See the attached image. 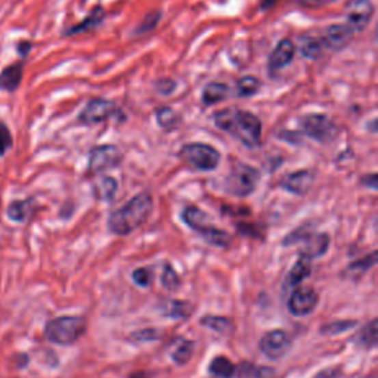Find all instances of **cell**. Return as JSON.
<instances>
[{
  "mask_svg": "<svg viewBox=\"0 0 378 378\" xmlns=\"http://www.w3.org/2000/svg\"><path fill=\"white\" fill-rule=\"evenodd\" d=\"M152 207L154 201L148 192L137 193L122 208L113 211L108 219V228L118 237L132 234L148 220Z\"/></svg>",
  "mask_w": 378,
  "mask_h": 378,
  "instance_id": "obj_2",
  "label": "cell"
},
{
  "mask_svg": "<svg viewBox=\"0 0 378 378\" xmlns=\"http://www.w3.org/2000/svg\"><path fill=\"white\" fill-rule=\"evenodd\" d=\"M374 265H375V252L362 257V259L353 262L352 265H349L347 271L350 273H355V275H362L366 271H370Z\"/></svg>",
  "mask_w": 378,
  "mask_h": 378,
  "instance_id": "obj_30",
  "label": "cell"
},
{
  "mask_svg": "<svg viewBox=\"0 0 378 378\" xmlns=\"http://www.w3.org/2000/svg\"><path fill=\"white\" fill-rule=\"evenodd\" d=\"M157 122H159L163 129H172L178 124V114L172 108H160L157 111Z\"/></svg>",
  "mask_w": 378,
  "mask_h": 378,
  "instance_id": "obj_31",
  "label": "cell"
},
{
  "mask_svg": "<svg viewBox=\"0 0 378 378\" xmlns=\"http://www.w3.org/2000/svg\"><path fill=\"white\" fill-rule=\"evenodd\" d=\"M322 49H324V46L319 42V39H308L304 40L301 44V53L304 58L309 59H318L322 55Z\"/></svg>",
  "mask_w": 378,
  "mask_h": 378,
  "instance_id": "obj_29",
  "label": "cell"
},
{
  "mask_svg": "<svg viewBox=\"0 0 378 378\" xmlns=\"http://www.w3.org/2000/svg\"><path fill=\"white\" fill-rule=\"evenodd\" d=\"M159 337H160L159 329L148 328V329L136 331V333L132 336V340H135V341H151V340H155Z\"/></svg>",
  "mask_w": 378,
  "mask_h": 378,
  "instance_id": "obj_36",
  "label": "cell"
},
{
  "mask_svg": "<svg viewBox=\"0 0 378 378\" xmlns=\"http://www.w3.org/2000/svg\"><path fill=\"white\" fill-rule=\"evenodd\" d=\"M333 2L334 0H297V3L304 8H324Z\"/></svg>",
  "mask_w": 378,
  "mask_h": 378,
  "instance_id": "obj_38",
  "label": "cell"
},
{
  "mask_svg": "<svg viewBox=\"0 0 378 378\" xmlns=\"http://www.w3.org/2000/svg\"><path fill=\"white\" fill-rule=\"evenodd\" d=\"M152 278L154 276L150 267H137V269H135L132 273L133 282L137 285V287H142V288L150 287Z\"/></svg>",
  "mask_w": 378,
  "mask_h": 378,
  "instance_id": "obj_32",
  "label": "cell"
},
{
  "mask_svg": "<svg viewBox=\"0 0 378 378\" xmlns=\"http://www.w3.org/2000/svg\"><path fill=\"white\" fill-rule=\"evenodd\" d=\"M296 55V46L288 39H282L278 44L275 46V49L267 58V67H269L271 72L280 71L284 67H287L288 64L294 59Z\"/></svg>",
  "mask_w": 378,
  "mask_h": 378,
  "instance_id": "obj_16",
  "label": "cell"
},
{
  "mask_svg": "<svg viewBox=\"0 0 378 378\" xmlns=\"http://www.w3.org/2000/svg\"><path fill=\"white\" fill-rule=\"evenodd\" d=\"M259 347L266 357L272 359V361H280L290 352L291 337L282 329H273L262 337Z\"/></svg>",
  "mask_w": 378,
  "mask_h": 378,
  "instance_id": "obj_11",
  "label": "cell"
},
{
  "mask_svg": "<svg viewBox=\"0 0 378 378\" xmlns=\"http://www.w3.org/2000/svg\"><path fill=\"white\" fill-rule=\"evenodd\" d=\"M118 116L120 109L116 107L114 103H111V100L92 99L89 100L87 105L83 108V111L79 116V122L86 126H92L107 122V120Z\"/></svg>",
  "mask_w": 378,
  "mask_h": 378,
  "instance_id": "obj_10",
  "label": "cell"
},
{
  "mask_svg": "<svg viewBox=\"0 0 378 378\" xmlns=\"http://www.w3.org/2000/svg\"><path fill=\"white\" fill-rule=\"evenodd\" d=\"M179 157L191 169L198 172H213L217 169L220 159H222V155L215 146L202 142L183 145L179 151Z\"/></svg>",
  "mask_w": 378,
  "mask_h": 378,
  "instance_id": "obj_6",
  "label": "cell"
},
{
  "mask_svg": "<svg viewBox=\"0 0 378 378\" xmlns=\"http://www.w3.org/2000/svg\"><path fill=\"white\" fill-rule=\"evenodd\" d=\"M229 96V87L225 85V83L220 81H210L202 89V95L201 100L202 104L210 107V105H216L219 103H222Z\"/></svg>",
  "mask_w": 378,
  "mask_h": 378,
  "instance_id": "obj_17",
  "label": "cell"
},
{
  "mask_svg": "<svg viewBox=\"0 0 378 378\" xmlns=\"http://www.w3.org/2000/svg\"><path fill=\"white\" fill-rule=\"evenodd\" d=\"M201 325H204L210 329L216 331V333L222 336H229L234 331L232 321L225 318V316H204L200 321Z\"/></svg>",
  "mask_w": 378,
  "mask_h": 378,
  "instance_id": "obj_23",
  "label": "cell"
},
{
  "mask_svg": "<svg viewBox=\"0 0 378 378\" xmlns=\"http://www.w3.org/2000/svg\"><path fill=\"white\" fill-rule=\"evenodd\" d=\"M160 21V14L155 12V14H151L146 18H144V24H141L139 27H137V33H145V31H151L155 29L157 23Z\"/></svg>",
  "mask_w": 378,
  "mask_h": 378,
  "instance_id": "obj_37",
  "label": "cell"
},
{
  "mask_svg": "<svg viewBox=\"0 0 378 378\" xmlns=\"http://www.w3.org/2000/svg\"><path fill=\"white\" fill-rule=\"evenodd\" d=\"M338 375H340V370L338 368H336V370H327L324 373H321L315 378H337Z\"/></svg>",
  "mask_w": 378,
  "mask_h": 378,
  "instance_id": "obj_39",
  "label": "cell"
},
{
  "mask_svg": "<svg viewBox=\"0 0 378 378\" xmlns=\"http://www.w3.org/2000/svg\"><path fill=\"white\" fill-rule=\"evenodd\" d=\"M301 131L319 144H331L337 135V124L325 114H308L300 118Z\"/></svg>",
  "mask_w": 378,
  "mask_h": 378,
  "instance_id": "obj_8",
  "label": "cell"
},
{
  "mask_svg": "<svg viewBox=\"0 0 378 378\" xmlns=\"http://www.w3.org/2000/svg\"><path fill=\"white\" fill-rule=\"evenodd\" d=\"M104 20V11L100 8H98L96 11L92 12L85 21H83L81 24L72 27V29H70L66 34L67 36H72V34H79V33H85V31H89V30H94L95 27H98L100 23H103Z\"/></svg>",
  "mask_w": 378,
  "mask_h": 378,
  "instance_id": "obj_26",
  "label": "cell"
},
{
  "mask_svg": "<svg viewBox=\"0 0 378 378\" xmlns=\"http://www.w3.org/2000/svg\"><path fill=\"white\" fill-rule=\"evenodd\" d=\"M21 80H23V64L18 62L0 72V89L14 92L21 85Z\"/></svg>",
  "mask_w": 378,
  "mask_h": 378,
  "instance_id": "obj_19",
  "label": "cell"
},
{
  "mask_svg": "<svg viewBox=\"0 0 378 378\" xmlns=\"http://www.w3.org/2000/svg\"><path fill=\"white\" fill-rule=\"evenodd\" d=\"M313 182H315V173L304 169L288 173L287 176H284V179L281 180V187L287 192L294 193V195L303 197L310 191Z\"/></svg>",
  "mask_w": 378,
  "mask_h": 378,
  "instance_id": "obj_15",
  "label": "cell"
},
{
  "mask_svg": "<svg viewBox=\"0 0 378 378\" xmlns=\"http://www.w3.org/2000/svg\"><path fill=\"white\" fill-rule=\"evenodd\" d=\"M161 282H163V287L172 293L176 291L180 287V278L178 276L176 271L173 269V266L170 263H165L163 266Z\"/></svg>",
  "mask_w": 378,
  "mask_h": 378,
  "instance_id": "obj_28",
  "label": "cell"
},
{
  "mask_svg": "<svg viewBox=\"0 0 378 378\" xmlns=\"http://www.w3.org/2000/svg\"><path fill=\"white\" fill-rule=\"evenodd\" d=\"M87 322L83 316H61L48 322L44 336L59 346H71L86 333Z\"/></svg>",
  "mask_w": 378,
  "mask_h": 378,
  "instance_id": "obj_5",
  "label": "cell"
},
{
  "mask_svg": "<svg viewBox=\"0 0 378 378\" xmlns=\"http://www.w3.org/2000/svg\"><path fill=\"white\" fill-rule=\"evenodd\" d=\"M192 353H193V343L185 338H179L178 341H174L170 350V356L173 359V362L178 365L188 364L191 361Z\"/></svg>",
  "mask_w": 378,
  "mask_h": 378,
  "instance_id": "obj_21",
  "label": "cell"
},
{
  "mask_svg": "<svg viewBox=\"0 0 378 378\" xmlns=\"http://www.w3.org/2000/svg\"><path fill=\"white\" fill-rule=\"evenodd\" d=\"M346 25L353 33H361L371 21L374 15V5L371 0H349L346 5Z\"/></svg>",
  "mask_w": 378,
  "mask_h": 378,
  "instance_id": "obj_12",
  "label": "cell"
},
{
  "mask_svg": "<svg viewBox=\"0 0 378 378\" xmlns=\"http://www.w3.org/2000/svg\"><path fill=\"white\" fill-rule=\"evenodd\" d=\"M355 33L346 24H333L325 29L319 42L322 46L331 51H341L352 42Z\"/></svg>",
  "mask_w": 378,
  "mask_h": 378,
  "instance_id": "obj_14",
  "label": "cell"
},
{
  "mask_svg": "<svg viewBox=\"0 0 378 378\" xmlns=\"http://www.w3.org/2000/svg\"><path fill=\"white\" fill-rule=\"evenodd\" d=\"M284 245L301 244L300 256H306L309 259L313 257L324 256L329 247V237L327 234H313L308 228L296 229L294 232L288 234L282 241Z\"/></svg>",
  "mask_w": 378,
  "mask_h": 378,
  "instance_id": "obj_7",
  "label": "cell"
},
{
  "mask_svg": "<svg viewBox=\"0 0 378 378\" xmlns=\"http://www.w3.org/2000/svg\"><path fill=\"white\" fill-rule=\"evenodd\" d=\"M192 313V306L183 300H170L165 304L164 315L172 319H188Z\"/></svg>",
  "mask_w": 378,
  "mask_h": 378,
  "instance_id": "obj_24",
  "label": "cell"
},
{
  "mask_svg": "<svg viewBox=\"0 0 378 378\" xmlns=\"http://www.w3.org/2000/svg\"><path fill=\"white\" fill-rule=\"evenodd\" d=\"M123 152L116 145L95 146L89 154V170L94 173H103L114 169L122 163Z\"/></svg>",
  "mask_w": 378,
  "mask_h": 378,
  "instance_id": "obj_9",
  "label": "cell"
},
{
  "mask_svg": "<svg viewBox=\"0 0 378 378\" xmlns=\"http://www.w3.org/2000/svg\"><path fill=\"white\" fill-rule=\"evenodd\" d=\"M355 325H356L355 321H336L322 327L321 331L324 334H340V333H345V331H349L350 328H353Z\"/></svg>",
  "mask_w": 378,
  "mask_h": 378,
  "instance_id": "obj_33",
  "label": "cell"
},
{
  "mask_svg": "<svg viewBox=\"0 0 378 378\" xmlns=\"http://www.w3.org/2000/svg\"><path fill=\"white\" fill-rule=\"evenodd\" d=\"M260 180V172L253 165L243 163V161H234L230 165L228 176L224 182V189L234 197H248L256 191L257 183Z\"/></svg>",
  "mask_w": 378,
  "mask_h": 378,
  "instance_id": "obj_3",
  "label": "cell"
},
{
  "mask_svg": "<svg viewBox=\"0 0 378 378\" xmlns=\"http://www.w3.org/2000/svg\"><path fill=\"white\" fill-rule=\"evenodd\" d=\"M36 208V204L33 200H24V201H15L8 207V217L14 220V222H25L33 215Z\"/></svg>",
  "mask_w": 378,
  "mask_h": 378,
  "instance_id": "obj_20",
  "label": "cell"
},
{
  "mask_svg": "<svg viewBox=\"0 0 378 378\" xmlns=\"http://www.w3.org/2000/svg\"><path fill=\"white\" fill-rule=\"evenodd\" d=\"M260 89V80L254 76H244L237 81V94L241 98H250Z\"/></svg>",
  "mask_w": 378,
  "mask_h": 378,
  "instance_id": "obj_27",
  "label": "cell"
},
{
  "mask_svg": "<svg viewBox=\"0 0 378 378\" xmlns=\"http://www.w3.org/2000/svg\"><path fill=\"white\" fill-rule=\"evenodd\" d=\"M213 378H219V377H213Z\"/></svg>",
  "mask_w": 378,
  "mask_h": 378,
  "instance_id": "obj_40",
  "label": "cell"
},
{
  "mask_svg": "<svg viewBox=\"0 0 378 378\" xmlns=\"http://www.w3.org/2000/svg\"><path fill=\"white\" fill-rule=\"evenodd\" d=\"M208 371L213 374V377L219 378H230L235 375V365L229 361L225 356H217L210 362Z\"/></svg>",
  "mask_w": 378,
  "mask_h": 378,
  "instance_id": "obj_25",
  "label": "cell"
},
{
  "mask_svg": "<svg viewBox=\"0 0 378 378\" xmlns=\"http://www.w3.org/2000/svg\"><path fill=\"white\" fill-rule=\"evenodd\" d=\"M12 146V136L9 129L0 123V155H5L6 151Z\"/></svg>",
  "mask_w": 378,
  "mask_h": 378,
  "instance_id": "obj_35",
  "label": "cell"
},
{
  "mask_svg": "<svg viewBox=\"0 0 378 378\" xmlns=\"http://www.w3.org/2000/svg\"><path fill=\"white\" fill-rule=\"evenodd\" d=\"M361 341L366 347H374L377 345V319H373L361 333Z\"/></svg>",
  "mask_w": 378,
  "mask_h": 378,
  "instance_id": "obj_34",
  "label": "cell"
},
{
  "mask_svg": "<svg viewBox=\"0 0 378 378\" xmlns=\"http://www.w3.org/2000/svg\"><path fill=\"white\" fill-rule=\"evenodd\" d=\"M213 120L217 129L235 137L245 148L256 150L260 146L263 127L260 118L256 114L245 111V109L229 107L217 111Z\"/></svg>",
  "mask_w": 378,
  "mask_h": 378,
  "instance_id": "obj_1",
  "label": "cell"
},
{
  "mask_svg": "<svg viewBox=\"0 0 378 378\" xmlns=\"http://www.w3.org/2000/svg\"><path fill=\"white\" fill-rule=\"evenodd\" d=\"M310 272H312V259H309L306 256H300L299 260L294 263V266L290 269L285 284H287V287H297L299 284L309 278Z\"/></svg>",
  "mask_w": 378,
  "mask_h": 378,
  "instance_id": "obj_18",
  "label": "cell"
},
{
  "mask_svg": "<svg viewBox=\"0 0 378 378\" xmlns=\"http://www.w3.org/2000/svg\"><path fill=\"white\" fill-rule=\"evenodd\" d=\"M117 188H118V183L114 178H111V176L100 178L94 185L95 197L99 198V200H103V201L113 200L114 195H116V192H117Z\"/></svg>",
  "mask_w": 378,
  "mask_h": 378,
  "instance_id": "obj_22",
  "label": "cell"
},
{
  "mask_svg": "<svg viewBox=\"0 0 378 378\" xmlns=\"http://www.w3.org/2000/svg\"><path fill=\"white\" fill-rule=\"evenodd\" d=\"M182 220L192 230L200 234L206 243L220 248H226L230 243V235L225 230L210 224V217L195 206H188L182 211Z\"/></svg>",
  "mask_w": 378,
  "mask_h": 378,
  "instance_id": "obj_4",
  "label": "cell"
},
{
  "mask_svg": "<svg viewBox=\"0 0 378 378\" xmlns=\"http://www.w3.org/2000/svg\"><path fill=\"white\" fill-rule=\"evenodd\" d=\"M318 301V293L312 287H297L288 299V310L294 316H306L315 310Z\"/></svg>",
  "mask_w": 378,
  "mask_h": 378,
  "instance_id": "obj_13",
  "label": "cell"
}]
</instances>
